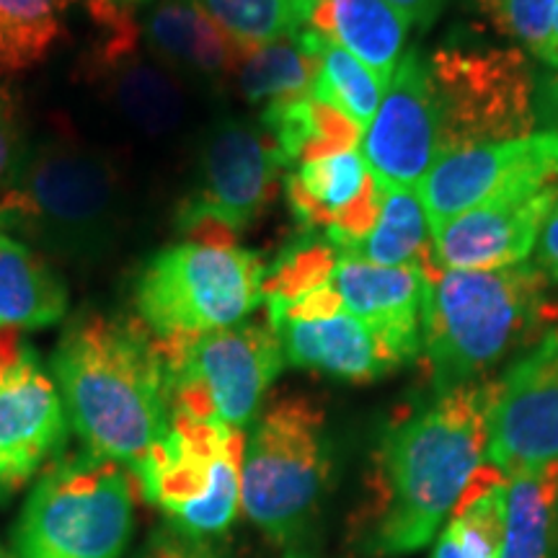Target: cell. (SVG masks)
<instances>
[{"label":"cell","instance_id":"obj_1","mask_svg":"<svg viewBox=\"0 0 558 558\" xmlns=\"http://www.w3.org/2000/svg\"><path fill=\"white\" fill-rule=\"evenodd\" d=\"M492 399V378L465 383L386 429L373 471L375 548L411 554L445 525L486 463Z\"/></svg>","mask_w":558,"mask_h":558},{"label":"cell","instance_id":"obj_2","mask_svg":"<svg viewBox=\"0 0 558 558\" xmlns=\"http://www.w3.org/2000/svg\"><path fill=\"white\" fill-rule=\"evenodd\" d=\"M52 375L86 452L135 478L171 427L158 339L140 320L86 311L60 337Z\"/></svg>","mask_w":558,"mask_h":558},{"label":"cell","instance_id":"obj_3","mask_svg":"<svg viewBox=\"0 0 558 558\" xmlns=\"http://www.w3.org/2000/svg\"><path fill=\"white\" fill-rule=\"evenodd\" d=\"M558 324L550 279L522 262L501 269H442L422 298V352L429 386L448 390L488 380Z\"/></svg>","mask_w":558,"mask_h":558},{"label":"cell","instance_id":"obj_4","mask_svg":"<svg viewBox=\"0 0 558 558\" xmlns=\"http://www.w3.org/2000/svg\"><path fill=\"white\" fill-rule=\"evenodd\" d=\"M120 222V171L99 150L65 135L29 145L0 199V228L65 259L99 256Z\"/></svg>","mask_w":558,"mask_h":558},{"label":"cell","instance_id":"obj_5","mask_svg":"<svg viewBox=\"0 0 558 558\" xmlns=\"http://www.w3.org/2000/svg\"><path fill=\"white\" fill-rule=\"evenodd\" d=\"M130 471L114 460H52L24 501L13 558H120L132 533Z\"/></svg>","mask_w":558,"mask_h":558},{"label":"cell","instance_id":"obj_6","mask_svg":"<svg viewBox=\"0 0 558 558\" xmlns=\"http://www.w3.org/2000/svg\"><path fill=\"white\" fill-rule=\"evenodd\" d=\"M331 473L326 416L305 396H282L251 424L241 460V507L271 541L290 543L313 512Z\"/></svg>","mask_w":558,"mask_h":558},{"label":"cell","instance_id":"obj_7","mask_svg":"<svg viewBox=\"0 0 558 558\" xmlns=\"http://www.w3.org/2000/svg\"><path fill=\"white\" fill-rule=\"evenodd\" d=\"M427 68L439 158L535 132L538 81L520 47L452 39L427 54Z\"/></svg>","mask_w":558,"mask_h":558},{"label":"cell","instance_id":"obj_8","mask_svg":"<svg viewBox=\"0 0 558 558\" xmlns=\"http://www.w3.org/2000/svg\"><path fill=\"white\" fill-rule=\"evenodd\" d=\"M264 275L256 251L179 243L137 275V316L158 341L230 329L264 303Z\"/></svg>","mask_w":558,"mask_h":558},{"label":"cell","instance_id":"obj_9","mask_svg":"<svg viewBox=\"0 0 558 558\" xmlns=\"http://www.w3.org/2000/svg\"><path fill=\"white\" fill-rule=\"evenodd\" d=\"M171 414L246 429L284 367V352L269 324L158 341Z\"/></svg>","mask_w":558,"mask_h":558},{"label":"cell","instance_id":"obj_10","mask_svg":"<svg viewBox=\"0 0 558 558\" xmlns=\"http://www.w3.org/2000/svg\"><path fill=\"white\" fill-rule=\"evenodd\" d=\"M243 445L246 432L171 414L169 432L132 481L173 527L194 538L222 533L241 509Z\"/></svg>","mask_w":558,"mask_h":558},{"label":"cell","instance_id":"obj_11","mask_svg":"<svg viewBox=\"0 0 558 558\" xmlns=\"http://www.w3.org/2000/svg\"><path fill=\"white\" fill-rule=\"evenodd\" d=\"M284 163L262 124L226 117L209 130L199 156V184L181 202L177 226L192 243L235 246L275 197Z\"/></svg>","mask_w":558,"mask_h":558},{"label":"cell","instance_id":"obj_12","mask_svg":"<svg viewBox=\"0 0 558 558\" xmlns=\"http://www.w3.org/2000/svg\"><path fill=\"white\" fill-rule=\"evenodd\" d=\"M96 39L88 52V78L143 135H169L184 122L186 94L179 75L156 60L140 37L135 5L88 0Z\"/></svg>","mask_w":558,"mask_h":558},{"label":"cell","instance_id":"obj_13","mask_svg":"<svg viewBox=\"0 0 558 558\" xmlns=\"http://www.w3.org/2000/svg\"><path fill=\"white\" fill-rule=\"evenodd\" d=\"M65 403L39 354L16 329H0V501L60 458Z\"/></svg>","mask_w":558,"mask_h":558},{"label":"cell","instance_id":"obj_14","mask_svg":"<svg viewBox=\"0 0 558 558\" xmlns=\"http://www.w3.org/2000/svg\"><path fill=\"white\" fill-rule=\"evenodd\" d=\"M558 184V130L442 156L418 184L429 230L514 194Z\"/></svg>","mask_w":558,"mask_h":558},{"label":"cell","instance_id":"obj_15","mask_svg":"<svg viewBox=\"0 0 558 558\" xmlns=\"http://www.w3.org/2000/svg\"><path fill=\"white\" fill-rule=\"evenodd\" d=\"M486 460L507 476L558 463V324L494 380Z\"/></svg>","mask_w":558,"mask_h":558},{"label":"cell","instance_id":"obj_16","mask_svg":"<svg viewBox=\"0 0 558 558\" xmlns=\"http://www.w3.org/2000/svg\"><path fill=\"white\" fill-rule=\"evenodd\" d=\"M362 158L378 190L416 192L437 163V114L427 54L403 52L378 114L362 135Z\"/></svg>","mask_w":558,"mask_h":558},{"label":"cell","instance_id":"obj_17","mask_svg":"<svg viewBox=\"0 0 558 558\" xmlns=\"http://www.w3.org/2000/svg\"><path fill=\"white\" fill-rule=\"evenodd\" d=\"M558 184L488 202L432 230V248L442 269H501L527 262L550 209Z\"/></svg>","mask_w":558,"mask_h":558},{"label":"cell","instance_id":"obj_18","mask_svg":"<svg viewBox=\"0 0 558 558\" xmlns=\"http://www.w3.org/2000/svg\"><path fill=\"white\" fill-rule=\"evenodd\" d=\"M422 269L380 267L354 256H339L333 288L341 305L373 331L390 367L399 369L422 352Z\"/></svg>","mask_w":558,"mask_h":558},{"label":"cell","instance_id":"obj_19","mask_svg":"<svg viewBox=\"0 0 558 558\" xmlns=\"http://www.w3.org/2000/svg\"><path fill=\"white\" fill-rule=\"evenodd\" d=\"M140 37L153 58L194 78H230L246 54L197 0H160L140 21Z\"/></svg>","mask_w":558,"mask_h":558},{"label":"cell","instance_id":"obj_20","mask_svg":"<svg viewBox=\"0 0 558 558\" xmlns=\"http://www.w3.org/2000/svg\"><path fill=\"white\" fill-rule=\"evenodd\" d=\"M284 362L347 383H373L393 373L373 331L352 313L292 318L275 326Z\"/></svg>","mask_w":558,"mask_h":558},{"label":"cell","instance_id":"obj_21","mask_svg":"<svg viewBox=\"0 0 558 558\" xmlns=\"http://www.w3.org/2000/svg\"><path fill=\"white\" fill-rule=\"evenodd\" d=\"M305 26L354 54L383 88L393 78L409 37V21L388 0H318Z\"/></svg>","mask_w":558,"mask_h":558},{"label":"cell","instance_id":"obj_22","mask_svg":"<svg viewBox=\"0 0 558 558\" xmlns=\"http://www.w3.org/2000/svg\"><path fill=\"white\" fill-rule=\"evenodd\" d=\"M68 313V288L29 243L0 230V329H47Z\"/></svg>","mask_w":558,"mask_h":558},{"label":"cell","instance_id":"obj_23","mask_svg":"<svg viewBox=\"0 0 558 558\" xmlns=\"http://www.w3.org/2000/svg\"><path fill=\"white\" fill-rule=\"evenodd\" d=\"M259 124L275 140L284 169L292 163L354 150L365 135L349 117L313 99V94L267 104Z\"/></svg>","mask_w":558,"mask_h":558},{"label":"cell","instance_id":"obj_24","mask_svg":"<svg viewBox=\"0 0 558 558\" xmlns=\"http://www.w3.org/2000/svg\"><path fill=\"white\" fill-rule=\"evenodd\" d=\"M507 473L486 460L439 530L429 558H501Z\"/></svg>","mask_w":558,"mask_h":558},{"label":"cell","instance_id":"obj_25","mask_svg":"<svg viewBox=\"0 0 558 558\" xmlns=\"http://www.w3.org/2000/svg\"><path fill=\"white\" fill-rule=\"evenodd\" d=\"M501 558H558V463L507 476Z\"/></svg>","mask_w":558,"mask_h":558},{"label":"cell","instance_id":"obj_26","mask_svg":"<svg viewBox=\"0 0 558 558\" xmlns=\"http://www.w3.org/2000/svg\"><path fill=\"white\" fill-rule=\"evenodd\" d=\"M367 181V163L354 148L300 163L298 171L284 179V192L300 226L324 233L341 209L360 197Z\"/></svg>","mask_w":558,"mask_h":558},{"label":"cell","instance_id":"obj_27","mask_svg":"<svg viewBox=\"0 0 558 558\" xmlns=\"http://www.w3.org/2000/svg\"><path fill=\"white\" fill-rule=\"evenodd\" d=\"M349 256L380 267H416L422 269L424 279L442 271L435 259L432 230L416 192L383 194L378 222Z\"/></svg>","mask_w":558,"mask_h":558},{"label":"cell","instance_id":"obj_28","mask_svg":"<svg viewBox=\"0 0 558 558\" xmlns=\"http://www.w3.org/2000/svg\"><path fill=\"white\" fill-rule=\"evenodd\" d=\"M295 39L311 58L318 60V75L311 90L313 99L339 109L365 132L373 117L378 114L383 94H386L380 81L354 54L341 50L337 41L326 39L324 34L308 26L298 29Z\"/></svg>","mask_w":558,"mask_h":558},{"label":"cell","instance_id":"obj_29","mask_svg":"<svg viewBox=\"0 0 558 558\" xmlns=\"http://www.w3.org/2000/svg\"><path fill=\"white\" fill-rule=\"evenodd\" d=\"M75 0H0V75L24 73L50 54Z\"/></svg>","mask_w":558,"mask_h":558},{"label":"cell","instance_id":"obj_30","mask_svg":"<svg viewBox=\"0 0 558 558\" xmlns=\"http://www.w3.org/2000/svg\"><path fill=\"white\" fill-rule=\"evenodd\" d=\"M316 75L318 60L298 45L295 34L248 50L235 70L243 99L264 107L271 101L308 96Z\"/></svg>","mask_w":558,"mask_h":558},{"label":"cell","instance_id":"obj_31","mask_svg":"<svg viewBox=\"0 0 558 558\" xmlns=\"http://www.w3.org/2000/svg\"><path fill=\"white\" fill-rule=\"evenodd\" d=\"M481 19L558 75V0H476Z\"/></svg>","mask_w":558,"mask_h":558},{"label":"cell","instance_id":"obj_32","mask_svg":"<svg viewBox=\"0 0 558 558\" xmlns=\"http://www.w3.org/2000/svg\"><path fill=\"white\" fill-rule=\"evenodd\" d=\"M339 264V251L331 241L316 230H305L295 241H290L275 262L267 264L264 275V300H292L303 292L324 288L333 279Z\"/></svg>","mask_w":558,"mask_h":558},{"label":"cell","instance_id":"obj_33","mask_svg":"<svg viewBox=\"0 0 558 558\" xmlns=\"http://www.w3.org/2000/svg\"><path fill=\"white\" fill-rule=\"evenodd\" d=\"M197 3L246 52L298 32L288 0H197Z\"/></svg>","mask_w":558,"mask_h":558},{"label":"cell","instance_id":"obj_34","mask_svg":"<svg viewBox=\"0 0 558 558\" xmlns=\"http://www.w3.org/2000/svg\"><path fill=\"white\" fill-rule=\"evenodd\" d=\"M26 150H29V143L21 128L16 101L11 99L9 90L0 88V199L11 190Z\"/></svg>","mask_w":558,"mask_h":558},{"label":"cell","instance_id":"obj_35","mask_svg":"<svg viewBox=\"0 0 558 558\" xmlns=\"http://www.w3.org/2000/svg\"><path fill=\"white\" fill-rule=\"evenodd\" d=\"M145 558H220L202 538L179 527H163L153 535Z\"/></svg>","mask_w":558,"mask_h":558},{"label":"cell","instance_id":"obj_36","mask_svg":"<svg viewBox=\"0 0 558 558\" xmlns=\"http://www.w3.org/2000/svg\"><path fill=\"white\" fill-rule=\"evenodd\" d=\"M535 267L546 275L550 282H558V199L550 209L546 226L541 230V239L535 243Z\"/></svg>","mask_w":558,"mask_h":558},{"label":"cell","instance_id":"obj_37","mask_svg":"<svg viewBox=\"0 0 558 558\" xmlns=\"http://www.w3.org/2000/svg\"><path fill=\"white\" fill-rule=\"evenodd\" d=\"M393 9L401 11V16L409 21V26H418V29H427L439 16V11L445 9L448 0H388Z\"/></svg>","mask_w":558,"mask_h":558},{"label":"cell","instance_id":"obj_38","mask_svg":"<svg viewBox=\"0 0 558 558\" xmlns=\"http://www.w3.org/2000/svg\"><path fill=\"white\" fill-rule=\"evenodd\" d=\"M318 0H288V9L292 13V21H295L298 29H303L308 24L313 9H316Z\"/></svg>","mask_w":558,"mask_h":558},{"label":"cell","instance_id":"obj_39","mask_svg":"<svg viewBox=\"0 0 558 558\" xmlns=\"http://www.w3.org/2000/svg\"><path fill=\"white\" fill-rule=\"evenodd\" d=\"M0 558H13V554H9V550L3 548V543H0Z\"/></svg>","mask_w":558,"mask_h":558},{"label":"cell","instance_id":"obj_40","mask_svg":"<svg viewBox=\"0 0 558 558\" xmlns=\"http://www.w3.org/2000/svg\"><path fill=\"white\" fill-rule=\"evenodd\" d=\"M120 3H130V5H137V3H145V0H120Z\"/></svg>","mask_w":558,"mask_h":558},{"label":"cell","instance_id":"obj_41","mask_svg":"<svg viewBox=\"0 0 558 558\" xmlns=\"http://www.w3.org/2000/svg\"><path fill=\"white\" fill-rule=\"evenodd\" d=\"M556 37H558V13H556Z\"/></svg>","mask_w":558,"mask_h":558}]
</instances>
